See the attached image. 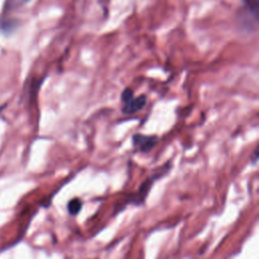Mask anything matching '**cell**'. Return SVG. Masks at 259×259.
<instances>
[{"label":"cell","instance_id":"cell-5","mask_svg":"<svg viewBox=\"0 0 259 259\" xmlns=\"http://www.w3.org/2000/svg\"><path fill=\"white\" fill-rule=\"evenodd\" d=\"M28 0H5L3 6V13H8L12 10L22 7Z\"/></svg>","mask_w":259,"mask_h":259},{"label":"cell","instance_id":"cell-7","mask_svg":"<svg viewBox=\"0 0 259 259\" xmlns=\"http://www.w3.org/2000/svg\"><path fill=\"white\" fill-rule=\"evenodd\" d=\"M17 27V22L15 20H2L0 29L4 30V32H11L12 29Z\"/></svg>","mask_w":259,"mask_h":259},{"label":"cell","instance_id":"cell-3","mask_svg":"<svg viewBox=\"0 0 259 259\" xmlns=\"http://www.w3.org/2000/svg\"><path fill=\"white\" fill-rule=\"evenodd\" d=\"M120 102L122 103L121 112L125 115H131L144 108L147 103V97L145 94L135 97L133 89L126 87L120 94Z\"/></svg>","mask_w":259,"mask_h":259},{"label":"cell","instance_id":"cell-4","mask_svg":"<svg viewBox=\"0 0 259 259\" xmlns=\"http://www.w3.org/2000/svg\"><path fill=\"white\" fill-rule=\"evenodd\" d=\"M159 142V138L154 135L134 134L132 137V144L136 151L140 153L151 152Z\"/></svg>","mask_w":259,"mask_h":259},{"label":"cell","instance_id":"cell-1","mask_svg":"<svg viewBox=\"0 0 259 259\" xmlns=\"http://www.w3.org/2000/svg\"><path fill=\"white\" fill-rule=\"evenodd\" d=\"M240 27L248 32L256 31L259 20V0H242L237 13Z\"/></svg>","mask_w":259,"mask_h":259},{"label":"cell","instance_id":"cell-6","mask_svg":"<svg viewBox=\"0 0 259 259\" xmlns=\"http://www.w3.org/2000/svg\"><path fill=\"white\" fill-rule=\"evenodd\" d=\"M82 205H83L82 201L78 197H75V198L69 200V202L67 204V208H68V211L70 214H77L81 210Z\"/></svg>","mask_w":259,"mask_h":259},{"label":"cell","instance_id":"cell-2","mask_svg":"<svg viewBox=\"0 0 259 259\" xmlns=\"http://www.w3.org/2000/svg\"><path fill=\"white\" fill-rule=\"evenodd\" d=\"M170 169H171V162H170V161H167L164 165H162L161 167L157 168V169L153 172V174H152L151 176H149V177L141 184V186H140V188H139V191H138L136 194L132 195L131 198H128V200L126 201V203L143 204L144 201H145V199H146V197H147V195H148V193H149V191L151 190V187H152L153 183H154L157 179H159V178L163 177L164 175H166V174L170 171Z\"/></svg>","mask_w":259,"mask_h":259},{"label":"cell","instance_id":"cell-8","mask_svg":"<svg viewBox=\"0 0 259 259\" xmlns=\"http://www.w3.org/2000/svg\"><path fill=\"white\" fill-rule=\"evenodd\" d=\"M257 160H258V150L255 149L254 152H253V155L251 156V162H252L253 164H256Z\"/></svg>","mask_w":259,"mask_h":259},{"label":"cell","instance_id":"cell-9","mask_svg":"<svg viewBox=\"0 0 259 259\" xmlns=\"http://www.w3.org/2000/svg\"><path fill=\"white\" fill-rule=\"evenodd\" d=\"M4 107H5V105H3V106H1V107H0V112L3 110V108H4Z\"/></svg>","mask_w":259,"mask_h":259}]
</instances>
